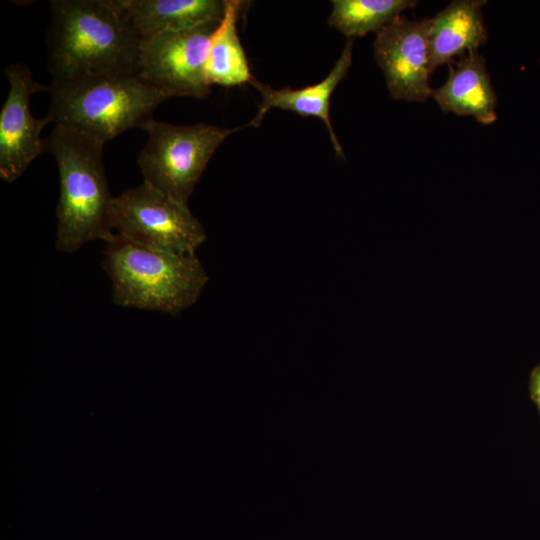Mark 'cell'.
<instances>
[{
  "label": "cell",
  "mask_w": 540,
  "mask_h": 540,
  "mask_svg": "<svg viewBox=\"0 0 540 540\" xmlns=\"http://www.w3.org/2000/svg\"><path fill=\"white\" fill-rule=\"evenodd\" d=\"M47 117L75 127L104 144L131 128H142L169 99L139 73L87 75L52 80Z\"/></svg>",
  "instance_id": "4"
},
{
  "label": "cell",
  "mask_w": 540,
  "mask_h": 540,
  "mask_svg": "<svg viewBox=\"0 0 540 540\" xmlns=\"http://www.w3.org/2000/svg\"><path fill=\"white\" fill-rule=\"evenodd\" d=\"M110 225L117 235L146 248L195 254L207 239L188 205L146 183L113 197Z\"/></svg>",
  "instance_id": "6"
},
{
  "label": "cell",
  "mask_w": 540,
  "mask_h": 540,
  "mask_svg": "<svg viewBox=\"0 0 540 540\" xmlns=\"http://www.w3.org/2000/svg\"><path fill=\"white\" fill-rule=\"evenodd\" d=\"M243 4L226 0L224 17L212 35L208 51L206 75L210 85L231 87L254 80L236 26Z\"/></svg>",
  "instance_id": "14"
},
{
  "label": "cell",
  "mask_w": 540,
  "mask_h": 540,
  "mask_svg": "<svg viewBox=\"0 0 540 540\" xmlns=\"http://www.w3.org/2000/svg\"><path fill=\"white\" fill-rule=\"evenodd\" d=\"M428 22L399 16L376 33L374 57L393 99L423 102L432 95Z\"/></svg>",
  "instance_id": "9"
},
{
  "label": "cell",
  "mask_w": 540,
  "mask_h": 540,
  "mask_svg": "<svg viewBox=\"0 0 540 540\" xmlns=\"http://www.w3.org/2000/svg\"><path fill=\"white\" fill-rule=\"evenodd\" d=\"M328 24L348 38L382 28L418 4L414 0H333Z\"/></svg>",
  "instance_id": "15"
},
{
  "label": "cell",
  "mask_w": 540,
  "mask_h": 540,
  "mask_svg": "<svg viewBox=\"0 0 540 540\" xmlns=\"http://www.w3.org/2000/svg\"><path fill=\"white\" fill-rule=\"evenodd\" d=\"M123 14L141 40L167 31L221 21L226 0H121Z\"/></svg>",
  "instance_id": "13"
},
{
  "label": "cell",
  "mask_w": 540,
  "mask_h": 540,
  "mask_svg": "<svg viewBox=\"0 0 540 540\" xmlns=\"http://www.w3.org/2000/svg\"><path fill=\"white\" fill-rule=\"evenodd\" d=\"M2 71L9 81V91L0 112V177L13 182L45 152L40 133L51 120L47 116L34 118L29 103L32 94L49 92L50 86L37 82L24 64L13 63Z\"/></svg>",
  "instance_id": "8"
},
{
  "label": "cell",
  "mask_w": 540,
  "mask_h": 540,
  "mask_svg": "<svg viewBox=\"0 0 540 540\" xmlns=\"http://www.w3.org/2000/svg\"><path fill=\"white\" fill-rule=\"evenodd\" d=\"M353 38H348L342 53L329 74L320 82L300 89L288 87L275 89L267 84L253 80L251 84L259 91L262 100L250 126H259L265 114L271 108L289 110L303 117L320 118L330 135L336 154L344 157L342 147L334 133L330 121V99L334 90L347 75L352 64Z\"/></svg>",
  "instance_id": "10"
},
{
  "label": "cell",
  "mask_w": 540,
  "mask_h": 540,
  "mask_svg": "<svg viewBox=\"0 0 540 540\" xmlns=\"http://www.w3.org/2000/svg\"><path fill=\"white\" fill-rule=\"evenodd\" d=\"M486 0H455L428 22L431 73L455 56L477 52L488 41L482 7Z\"/></svg>",
  "instance_id": "11"
},
{
  "label": "cell",
  "mask_w": 540,
  "mask_h": 540,
  "mask_svg": "<svg viewBox=\"0 0 540 540\" xmlns=\"http://www.w3.org/2000/svg\"><path fill=\"white\" fill-rule=\"evenodd\" d=\"M103 268L116 305L170 315L194 305L209 281L196 254L146 248L117 234L106 245Z\"/></svg>",
  "instance_id": "3"
},
{
  "label": "cell",
  "mask_w": 540,
  "mask_h": 540,
  "mask_svg": "<svg viewBox=\"0 0 540 540\" xmlns=\"http://www.w3.org/2000/svg\"><path fill=\"white\" fill-rule=\"evenodd\" d=\"M206 123L174 125L151 119L142 129L148 139L138 156L144 183L175 201L188 205L207 163L232 133Z\"/></svg>",
  "instance_id": "5"
},
{
  "label": "cell",
  "mask_w": 540,
  "mask_h": 540,
  "mask_svg": "<svg viewBox=\"0 0 540 540\" xmlns=\"http://www.w3.org/2000/svg\"><path fill=\"white\" fill-rule=\"evenodd\" d=\"M47 33L52 80L136 74L141 39L121 0H54Z\"/></svg>",
  "instance_id": "1"
},
{
  "label": "cell",
  "mask_w": 540,
  "mask_h": 540,
  "mask_svg": "<svg viewBox=\"0 0 540 540\" xmlns=\"http://www.w3.org/2000/svg\"><path fill=\"white\" fill-rule=\"evenodd\" d=\"M440 108L461 116H472L482 124L497 119V96L482 55L470 52L450 68L447 81L431 95Z\"/></svg>",
  "instance_id": "12"
},
{
  "label": "cell",
  "mask_w": 540,
  "mask_h": 540,
  "mask_svg": "<svg viewBox=\"0 0 540 540\" xmlns=\"http://www.w3.org/2000/svg\"><path fill=\"white\" fill-rule=\"evenodd\" d=\"M220 22L162 32L141 40L139 74L168 98L205 99L211 86L206 75L208 51Z\"/></svg>",
  "instance_id": "7"
},
{
  "label": "cell",
  "mask_w": 540,
  "mask_h": 540,
  "mask_svg": "<svg viewBox=\"0 0 540 540\" xmlns=\"http://www.w3.org/2000/svg\"><path fill=\"white\" fill-rule=\"evenodd\" d=\"M529 390L540 413V363L531 372Z\"/></svg>",
  "instance_id": "16"
},
{
  "label": "cell",
  "mask_w": 540,
  "mask_h": 540,
  "mask_svg": "<svg viewBox=\"0 0 540 540\" xmlns=\"http://www.w3.org/2000/svg\"><path fill=\"white\" fill-rule=\"evenodd\" d=\"M104 143L79 129L55 124L44 140L45 152L54 157L59 173L55 247L73 253L93 240L111 242L113 197L103 163Z\"/></svg>",
  "instance_id": "2"
}]
</instances>
